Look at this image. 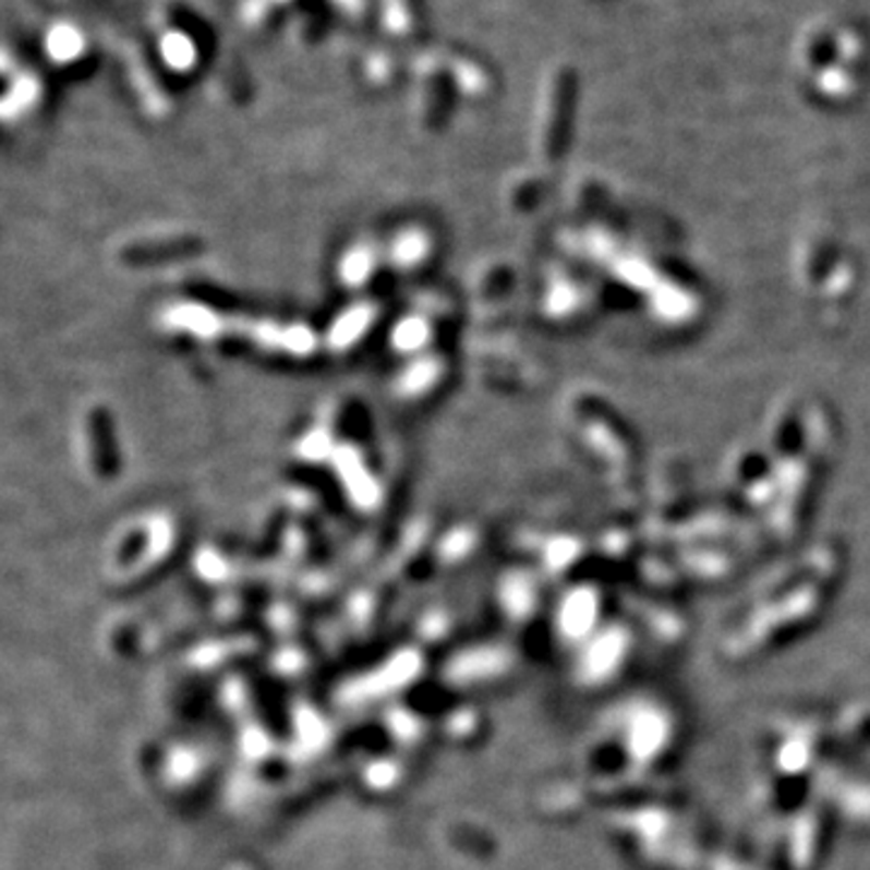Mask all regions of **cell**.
<instances>
[{"mask_svg":"<svg viewBox=\"0 0 870 870\" xmlns=\"http://www.w3.org/2000/svg\"><path fill=\"white\" fill-rule=\"evenodd\" d=\"M373 266H375L373 252L365 247H355L351 252H346V256L341 259V266H339V274H341L346 286L359 288L373 276Z\"/></svg>","mask_w":870,"mask_h":870,"instance_id":"obj_2","label":"cell"},{"mask_svg":"<svg viewBox=\"0 0 870 870\" xmlns=\"http://www.w3.org/2000/svg\"><path fill=\"white\" fill-rule=\"evenodd\" d=\"M428 334H431V329L421 317H404L392 331V343L397 351L411 353V351H419L421 346L428 341Z\"/></svg>","mask_w":870,"mask_h":870,"instance_id":"obj_3","label":"cell"},{"mask_svg":"<svg viewBox=\"0 0 870 870\" xmlns=\"http://www.w3.org/2000/svg\"><path fill=\"white\" fill-rule=\"evenodd\" d=\"M433 380H435V365L421 361L416 365H411L404 377H401V389H404V392H423V389L431 387Z\"/></svg>","mask_w":870,"mask_h":870,"instance_id":"obj_5","label":"cell"},{"mask_svg":"<svg viewBox=\"0 0 870 870\" xmlns=\"http://www.w3.org/2000/svg\"><path fill=\"white\" fill-rule=\"evenodd\" d=\"M428 252V240L421 230H404L392 240V262L401 269H409V266H416L423 256Z\"/></svg>","mask_w":870,"mask_h":870,"instance_id":"obj_1","label":"cell"},{"mask_svg":"<svg viewBox=\"0 0 870 870\" xmlns=\"http://www.w3.org/2000/svg\"><path fill=\"white\" fill-rule=\"evenodd\" d=\"M77 49V39L71 29H59L51 37V51L59 56V59H69Z\"/></svg>","mask_w":870,"mask_h":870,"instance_id":"obj_6","label":"cell"},{"mask_svg":"<svg viewBox=\"0 0 870 870\" xmlns=\"http://www.w3.org/2000/svg\"><path fill=\"white\" fill-rule=\"evenodd\" d=\"M167 56H170L174 63H184V61H189L186 56H192V47H189L184 39H174L172 41V51H167Z\"/></svg>","mask_w":870,"mask_h":870,"instance_id":"obj_7","label":"cell"},{"mask_svg":"<svg viewBox=\"0 0 870 870\" xmlns=\"http://www.w3.org/2000/svg\"><path fill=\"white\" fill-rule=\"evenodd\" d=\"M367 325H371V312H367L365 307H353L346 312L343 317L337 319V325H334V329H331V341L337 346L351 343L353 339H359V334Z\"/></svg>","mask_w":870,"mask_h":870,"instance_id":"obj_4","label":"cell"}]
</instances>
